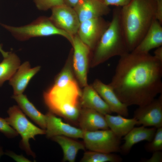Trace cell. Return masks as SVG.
Segmentation results:
<instances>
[{
  "label": "cell",
  "instance_id": "1",
  "mask_svg": "<svg viewBox=\"0 0 162 162\" xmlns=\"http://www.w3.org/2000/svg\"><path fill=\"white\" fill-rule=\"evenodd\" d=\"M109 84L128 106L146 105L162 93V62L149 53L129 52L120 57Z\"/></svg>",
  "mask_w": 162,
  "mask_h": 162
},
{
  "label": "cell",
  "instance_id": "2",
  "mask_svg": "<svg viewBox=\"0 0 162 162\" xmlns=\"http://www.w3.org/2000/svg\"><path fill=\"white\" fill-rule=\"evenodd\" d=\"M156 8V0H131L120 7L121 26L129 52L138 45L155 18Z\"/></svg>",
  "mask_w": 162,
  "mask_h": 162
},
{
  "label": "cell",
  "instance_id": "3",
  "mask_svg": "<svg viewBox=\"0 0 162 162\" xmlns=\"http://www.w3.org/2000/svg\"><path fill=\"white\" fill-rule=\"evenodd\" d=\"M120 7L113 10L112 19L93 50L90 66L93 68L116 56L129 52L121 26Z\"/></svg>",
  "mask_w": 162,
  "mask_h": 162
},
{
  "label": "cell",
  "instance_id": "4",
  "mask_svg": "<svg viewBox=\"0 0 162 162\" xmlns=\"http://www.w3.org/2000/svg\"><path fill=\"white\" fill-rule=\"evenodd\" d=\"M82 92L77 81L61 87L52 86L43 94L50 111L73 122H78L82 107Z\"/></svg>",
  "mask_w": 162,
  "mask_h": 162
},
{
  "label": "cell",
  "instance_id": "5",
  "mask_svg": "<svg viewBox=\"0 0 162 162\" xmlns=\"http://www.w3.org/2000/svg\"><path fill=\"white\" fill-rule=\"evenodd\" d=\"M4 28L9 31L17 40L25 41L31 38L52 35L64 37L71 43L73 36L56 27L49 17L40 16L27 25L14 27L1 24Z\"/></svg>",
  "mask_w": 162,
  "mask_h": 162
},
{
  "label": "cell",
  "instance_id": "6",
  "mask_svg": "<svg viewBox=\"0 0 162 162\" xmlns=\"http://www.w3.org/2000/svg\"><path fill=\"white\" fill-rule=\"evenodd\" d=\"M8 113L9 116L5 118L6 121L22 137L20 148L27 154L35 158V154L31 149L29 140L30 139L35 140L37 135L45 134V130L37 127L30 122L19 106L14 105L10 107Z\"/></svg>",
  "mask_w": 162,
  "mask_h": 162
},
{
  "label": "cell",
  "instance_id": "7",
  "mask_svg": "<svg viewBox=\"0 0 162 162\" xmlns=\"http://www.w3.org/2000/svg\"><path fill=\"white\" fill-rule=\"evenodd\" d=\"M83 143L90 151L105 153L120 152L121 138L110 129L83 131Z\"/></svg>",
  "mask_w": 162,
  "mask_h": 162
},
{
  "label": "cell",
  "instance_id": "8",
  "mask_svg": "<svg viewBox=\"0 0 162 162\" xmlns=\"http://www.w3.org/2000/svg\"><path fill=\"white\" fill-rule=\"evenodd\" d=\"M71 43L73 47L72 62L74 74L79 84L84 87L88 85L87 74L92 50L77 34L73 36Z\"/></svg>",
  "mask_w": 162,
  "mask_h": 162
},
{
  "label": "cell",
  "instance_id": "9",
  "mask_svg": "<svg viewBox=\"0 0 162 162\" xmlns=\"http://www.w3.org/2000/svg\"><path fill=\"white\" fill-rule=\"evenodd\" d=\"M51 10L49 18L56 27L72 36L77 34L80 22L74 8L64 4Z\"/></svg>",
  "mask_w": 162,
  "mask_h": 162
},
{
  "label": "cell",
  "instance_id": "10",
  "mask_svg": "<svg viewBox=\"0 0 162 162\" xmlns=\"http://www.w3.org/2000/svg\"><path fill=\"white\" fill-rule=\"evenodd\" d=\"M110 22L102 17L83 21L80 22L77 34L93 51Z\"/></svg>",
  "mask_w": 162,
  "mask_h": 162
},
{
  "label": "cell",
  "instance_id": "11",
  "mask_svg": "<svg viewBox=\"0 0 162 162\" xmlns=\"http://www.w3.org/2000/svg\"><path fill=\"white\" fill-rule=\"evenodd\" d=\"M134 118L137 125L162 127V93L149 103L139 106L134 112Z\"/></svg>",
  "mask_w": 162,
  "mask_h": 162
},
{
  "label": "cell",
  "instance_id": "12",
  "mask_svg": "<svg viewBox=\"0 0 162 162\" xmlns=\"http://www.w3.org/2000/svg\"><path fill=\"white\" fill-rule=\"evenodd\" d=\"M45 115V134L47 138H51L55 136H63L72 138H82L83 131L80 128L64 123L50 111Z\"/></svg>",
  "mask_w": 162,
  "mask_h": 162
},
{
  "label": "cell",
  "instance_id": "13",
  "mask_svg": "<svg viewBox=\"0 0 162 162\" xmlns=\"http://www.w3.org/2000/svg\"><path fill=\"white\" fill-rule=\"evenodd\" d=\"M92 86L107 104L112 112L125 117L129 115L128 106L118 98L113 88L109 84H106L96 79Z\"/></svg>",
  "mask_w": 162,
  "mask_h": 162
},
{
  "label": "cell",
  "instance_id": "14",
  "mask_svg": "<svg viewBox=\"0 0 162 162\" xmlns=\"http://www.w3.org/2000/svg\"><path fill=\"white\" fill-rule=\"evenodd\" d=\"M74 8L80 22L102 17L110 11L109 7L100 0H79Z\"/></svg>",
  "mask_w": 162,
  "mask_h": 162
},
{
  "label": "cell",
  "instance_id": "15",
  "mask_svg": "<svg viewBox=\"0 0 162 162\" xmlns=\"http://www.w3.org/2000/svg\"><path fill=\"white\" fill-rule=\"evenodd\" d=\"M162 24L154 18L141 40L131 52L147 54L153 49L162 46Z\"/></svg>",
  "mask_w": 162,
  "mask_h": 162
},
{
  "label": "cell",
  "instance_id": "16",
  "mask_svg": "<svg viewBox=\"0 0 162 162\" xmlns=\"http://www.w3.org/2000/svg\"><path fill=\"white\" fill-rule=\"evenodd\" d=\"M83 131H92L110 129L105 116L92 109L82 107L78 120Z\"/></svg>",
  "mask_w": 162,
  "mask_h": 162
},
{
  "label": "cell",
  "instance_id": "17",
  "mask_svg": "<svg viewBox=\"0 0 162 162\" xmlns=\"http://www.w3.org/2000/svg\"><path fill=\"white\" fill-rule=\"evenodd\" d=\"M39 66L31 68L28 62H24L9 80L13 87L14 95L22 94L32 78L39 71Z\"/></svg>",
  "mask_w": 162,
  "mask_h": 162
},
{
  "label": "cell",
  "instance_id": "18",
  "mask_svg": "<svg viewBox=\"0 0 162 162\" xmlns=\"http://www.w3.org/2000/svg\"><path fill=\"white\" fill-rule=\"evenodd\" d=\"M156 129L154 127L148 128L143 126L134 127L124 136L123 139L124 142L120 146V152L122 154H127L135 144L144 140L151 142L154 136Z\"/></svg>",
  "mask_w": 162,
  "mask_h": 162
},
{
  "label": "cell",
  "instance_id": "19",
  "mask_svg": "<svg viewBox=\"0 0 162 162\" xmlns=\"http://www.w3.org/2000/svg\"><path fill=\"white\" fill-rule=\"evenodd\" d=\"M84 87L80 100L82 107L95 110L104 115L112 113L108 105L92 85Z\"/></svg>",
  "mask_w": 162,
  "mask_h": 162
},
{
  "label": "cell",
  "instance_id": "20",
  "mask_svg": "<svg viewBox=\"0 0 162 162\" xmlns=\"http://www.w3.org/2000/svg\"><path fill=\"white\" fill-rule=\"evenodd\" d=\"M104 116L109 129L121 138L137 124V120L134 117L127 118L119 114L112 116L110 114H107Z\"/></svg>",
  "mask_w": 162,
  "mask_h": 162
},
{
  "label": "cell",
  "instance_id": "21",
  "mask_svg": "<svg viewBox=\"0 0 162 162\" xmlns=\"http://www.w3.org/2000/svg\"><path fill=\"white\" fill-rule=\"evenodd\" d=\"M61 147L63 153L64 162H74L78 152L84 150V143L78 142L72 138L63 136H57L51 138Z\"/></svg>",
  "mask_w": 162,
  "mask_h": 162
},
{
  "label": "cell",
  "instance_id": "22",
  "mask_svg": "<svg viewBox=\"0 0 162 162\" xmlns=\"http://www.w3.org/2000/svg\"><path fill=\"white\" fill-rule=\"evenodd\" d=\"M20 108L35 123L42 129L46 128V116L39 111L23 94L12 96Z\"/></svg>",
  "mask_w": 162,
  "mask_h": 162
},
{
  "label": "cell",
  "instance_id": "23",
  "mask_svg": "<svg viewBox=\"0 0 162 162\" xmlns=\"http://www.w3.org/2000/svg\"><path fill=\"white\" fill-rule=\"evenodd\" d=\"M0 63V87L6 81L9 80L20 65V60L15 53L9 52Z\"/></svg>",
  "mask_w": 162,
  "mask_h": 162
},
{
  "label": "cell",
  "instance_id": "24",
  "mask_svg": "<svg viewBox=\"0 0 162 162\" xmlns=\"http://www.w3.org/2000/svg\"><path fill=\"white\" fill-rule=\"evenodd\" d=\"M122 158L112 153H105L90 151L85 152L81 162H120Z\"/></svg>",
  "mask_w": 162,
  "mask_h": 162
},
{
  "label": "cell",
  "instance_id": "25",
  "mask_svg": "<svg viewBox=\"0 0 162 162\" xmlns=\"http://www.w3.org/2000/svg\"><path fill=\"white\" fill-rule=\"evenodd\" d=\"M149 142L145 147L147 151L153 152L162 150V127L157 128L153 139Z\"/></svg>",
  "mask_w": 162,
  "mask_h": 162
},
{
  "label": "cell",
  "instance_id": "26",
  "mask_svg": "<svg viewBox=\"0 0 162 162\" xmlns=\"http://www.w3.org/2000/svg\"><path fill=\"white\" fill-rule=\"evenodd\" d=\"M37 8L40 10L49 9L64 4V0H33Z\"/></svg>",
  "mask_w": 162,
  "mask_h": 162
},
{
  "label": "cell",
  "instance_id": "27",
  "mask_svg": "<svg viewBox=\"0 0 162 162\" xmlns=\"http://www.w3.org/2000/svg\"><path fill=\"white\" fill-rule=\"evenodd\" d=\"M0 131L6 136L10 138L15 137L18 135L17 132L8 124L5 118L1 117Z\"/></svg>",
  "mask_w": 162,
  "mask_h": 162
},
{
  "label": "cell",
  "instance_id": "28",
  "mask_svg": "<svg viewBox=\"0 0 162 162\" xmlns=\"http://www.w3.org/2000/svg\"><path fill=\"white\" fill-rule=\"evenodd\" d=\"M131 0H102V2L106 5L109 6L113 5L122 7L128 4Z\"/></svg>",
  "mask_w": 162,
  "mask_h": 162
},
{
  "label": "cell",
  "instance_id": "29",
  "mask_svg": "<svg viewBox=\"0 0 162 162\" xmlns=\"http://www.w3.org/2000/svg\"><path fill=\"white\" fill-rule=\"evenodd\" d=\"M144 162H162V152L161 151H156L153 152L152 156L149 159H143L141 160Z\"/></svg>",
  "mask_w": 162,
  "mask_h": 162
},
{
  "label": "cell",
  "instance_id": "30",
  "mask_svg": "<svg viewBox=\"0 0 162 162\" xmlns=\"http://www.w3.org/2000/svg\"><path fill=\"white\" fill-rule=\"evenodd\" d=\"M155 18L162 24V0H156Z\"/></svg>",
  "mask_w": 162,
  "mask_h": 162
},
{
  "label": "cell",
  "instance_id": "31",
  "mask_svg": "<svg viewBox=\"0 0 162 162\" xmlns=\"http://www.w3.org/2000/svg\"><path fill=\"white\" fill-rule=\"evenodd\" d=\"M6 154L10 157L15 161L17 162H30V160L25 157L22 155H19L15 154L11 151H8L6 153Z\"/></svg>",
  "mask_w": 162,
  "mask_h": 162
},
{
  "label": "cell",
  "instance_id": "32",
  "mask_svg": "<svg viewBox=\"0 0 162 162\" xmlns=\"http://www.w3.org/2000/svg\"><path fill=\"white\" fill-rule=\"evenodd\" d=\"M156 49L153 56L157 59L162 62V46Z\"/></svg>",
  "mask_w": 162,
  "mask_h": 162
},
{
  "label": "cell",
  "instance_id": "33",
  "mask_svg": "<svg viewBox=\"0 0 162 162\" xmlns=\"http://www.w3.org/2000/svg\"><path fill=\"white\" fill-rule=\"evenodd\" d=\"M79 0H64V4L67 6L74 8Z\"/></svg>",
  "mask_w": 162,
  "mask_h": 162
},
{
  "label": "cell",
  "instance_id": "34",
  "mask_svg": "<svg viewBox=\"0 0 162 162\" xmlns=\"http://www.w3.org/2000/svg\"><path fill=\"white\" fill-rule=\"evenodd\" d=\"M0 52L4 58L6 57L8 55L9 52H6L2 49V47L0 44Z\"/></svg>",
  "mask_w": 162,
  "mask_h": 162
},
{
  "label": "cell",
  "instance_id": "35",
  "mask_svg": "<svg viewBox=\"0 0 162 162\" xmlns=\"http://www.w3.org/2000/svg\"><path fill=\"white\" fill-rule=\"evenodd\" d=\"M4 153L2 150V149L0 146V158L1 156Z\"/></svg>",
  "mask_w": 162,
  "mask_h": 162
},
{
  "label": "cell",
  "instance_id": "36",
  "mask_svg": "<svg viewBox=\"0 0 162 162\" xmlns=\"http://www.w3.org/2000/svg\"><path fill=\"white\" fill-rule=\"evenodd\" d=\"M100 0V1H102V0Z\"/></svg>",
  "mask_w": 162,
  "mask_h": 162
}]
</instances>
